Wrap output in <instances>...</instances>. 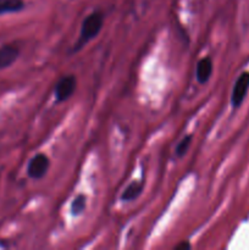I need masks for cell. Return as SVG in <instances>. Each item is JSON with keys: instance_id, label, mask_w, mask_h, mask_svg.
Here are the masks:
<instances>
[{"instance_id": "obj_5", "label": "cell", "mask_w": 249, "mask_h": 250, "mask_svg": "<svg viewBox=\"0 0 249 250\" xmlns=\"http://www.w3.org/2000/svg\"><path fill=\"white\" fill-rule=\"evenodd\" d=\"M19 54V48L15 45H10V44L2 45L0 48V70L10 67L17 60Z\"/></svg>"}, {"instance_id": "obj_6", "label": "cell", "mask_w": 249, "mask_h": 250, "mask_svg": "<svg viewBox=\"0 0 249 250\" xmlns=\"http://www.w3.org/2000/svg\"><path fill=\"white\" fill-rule=\"evenodd\" d=\"M212 73V61L210 58H204L199 60L197 65V70H195V76H197V81L200 84H205L208 81L210 80Z\"/></svg>"}, {"instance_id": "obj_9", "label": "cell", "mask_w": 249, "mask_h": 250, "mask_svg": "<svg viewBox=\"0 0 249 250\" xmlns=\"http://www.w3.org/2000/svg\"><path fill=\"white\" fill-rule=\"evenodd\" d=\"M85 200H87V198H85L84 194H80L77 195V197L73 199L72 204H71V212H72V215H81L83 211H84L85 209Z\"/></svg>"}, {"instance_id": "obj_10", "label": "cell", "mask_w": 249, "mask_h": 250, "mask_svg": "<svg viewBox=\"0 0 249 250\" xmlns=\"http://www.w3.org/2000/svg\"><path fill=\"white\" fill-rule=\"evenodd\" d=\"M192 139H193L192 134H188V136H186L185 138H183L182 141L178 143V146H176V155L177 156L185 155V154L187 153L188 149H189L190 143H192Z\"/></svg>"}, {"instance_id": "obj_7", "label": "cell", "mask_w": 249, "mask_h": 250, "mask_svg": "<svg viewBox=\"0 0 249 250\" xmlns=\"http://www.w3.org/2000/svg\"><path fill=\"white\" fill-rule=\"evenodd\" d=\"M144 188V181H137V182H132L131 185L127 186L126 189L124 190L121 195L122 202H132L136 200L139 195L142 194Z\"/></svg>"}, {"instance_id": "obj_8", "label": "cell", "mask_w": 249, "mask_h": 250, "mask_svg": "<svg viewBox=\"0 0 249 250\" xmlns=\"http://www.w3.org/2000/svg\"><path fill=\"white\" fill-rule=\"evenodd\" d=\"M23 6L22 0H0V15L21 11Z\"/></svg>"}, {"instance_id": "obj_2", "label": "cell", "mask_w": 249, "mask_h": 250, "mask_svg": "<svg viewBox=\"0 0 249 250\" xmlns=\"http://www.w3.org/2000/svg\"><path fill=\"white\" fill-rule=\"evenodd\" d=\"M49 166H50V161L48 156L44 154H37L29 160L28 166H27V175L33 180H41L46 175Z\"/></svg>"}, {"instance_id": "obj_3", "label": "cell", "mask_w": 249, "mask_h": 250, "mask_svg": "<svg viewBox=\"0 0 249 250\" xmlns=\"http://www.w3.org/2000/svg\"><path fill=\"white\" fill-rule=\"evenodd\" d=\"M77 81L72 75L63 76L55 85V99L58 103H63L72 97L76 90Z\"/></svg>"}, {"instance_id": "obj_11", "label": "cell", "mask_w": 249, "mask_h": 250, "mask_svg": "<svg viewBox=\"0 0 249 250\" xmlns=\"http://www.w3.org/2000/svg\"><path fill=\"white\" fill-rule=\"evenodd\" d=\"M175 249L176 250H183V249L188 250V249H190V243L189 242H182V243L177 244V246L175 247Z\"/></svg>"}, {"instance_id": "obj_4", "label": "cell", "mask_w": 249, "mask_h": 250, "mask_svg": "<svg viewBox=\"0 0 249 250\" xmlns=\"http://www.w3.org/2000/svg\"><path fill=\"white\" fill-rule=\"evenodd\" d=\"M249 90V72H243L233 85L231 95V104L233 107H239L247 97Z\"/></svg>"}, {"instance_id": "obj_1", "label": "cell", "mask_w": 249, "mask_h": 250, "mask_svg": "<svg viewBox=\"0 0 249 250\" xmlns=\"http://www.w3.org/2000/svg\"><path fill=\"white\" fill-rule=\"evenodd\" d=\"M103 24H104V15L100 11H94L85 17L82 22V27H81L80 38L75 44V51H78L82 49L87 43H89L92 39L99 34L102 31Z\"/></svg>"}]
</instances>
